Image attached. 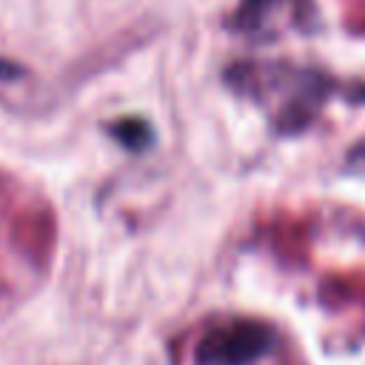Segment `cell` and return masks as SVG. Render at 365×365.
Listing matches in <instances>:
<instances>
[{
  "label": "cell",
  "mask_w": 365,
  "mask_h": 365,
  "mask_svg": "<svg viewBox=\"0 0 365 365\" xmlns=\"http://www.w3.org/2000/svg\"><path fill=\"white\" fill-rule=\"evenodd\" d=\"M277 342L271 325L228 319L205 328L191 345V365H257Z\"/></svg>",
  "instance_id": "1"
},
{
  "label": "cell",
  "mask_w": 365,
  "mask_h": 365,
  "mask_svg": "<svg viewBox=\"0 0 365 365\" xmlns=\"http://www.w3.org/2000/svg\"><path fill=\"white\" fill-rule=\"evenodd\" d=\"M299 11V14H314V6L308 0H242L237 14L231 17V26L245 34H268L279 29L277 14L279 11Z\"/></svg>",
  "instance_id": "2"
},
{
  "label": "cell",
  "mask_w": 365,
  "mask_h": 365,
  "mask_svg": "<svg viewBox=\"0 0 365 365\" xmlns=\"http://www.w3.org/2000/svg\"><path fill=\"white\" fill-rule=\"evenodd\" d=\"M111 134L131 151H143L145 145H151V125L145 120H137V117H125V120H117L111 125Z\"/></svg>",
  "instance_id": "3"
}]
</instances>
